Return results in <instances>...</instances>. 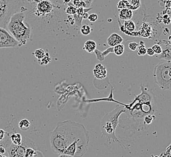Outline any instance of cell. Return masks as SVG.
I'll use <instances>...</instances> for the list:
<instances>
[{"instance_id":"1","label":"cell","mask_w":171,"mask_h":157,"mask_svg":"<svg viewBox=\"0 0 171 157\" xmlns=\"http://www.w3.org/2000/svg\"><path fill=\"white\" fill-rule=\"evenodd\" d=\"M141 87V93L135 96L133 101L129 105H124L127 120H119V125L127 130L136 129L143 121V118L148 114H153L156 111L155 96L148 89Z\"/></svg>"},{"instance_id":"2","label":"cell","mask_w":171,"mask_h":157,"mask_svg":"<svg viewBox=\"0 0 171 157\" xmlns=\"http://www.w3.org/2000/svg\"><path fill=\"white\" fill-rule=\"evenodd\" d=\"M83 138H90L89 132L83 124L71 120L58 122L50 134L51 147L54 153L60 156L69 145Z\"/></svg>"},{"instance_id":"3","label":"cell","mask_w":171,"mask_h":157,"mask_svg":"<svg viewBox=\"0 0 171 157\" xmlns=\"http://www.w3.org/2000/svg\"><path fill=\"white\" fill-rule=\"evenodd\" d=\"M24 12L14 15L7 24V30L19 42V47L26 45L28 40H32V29L25 20Z\"/></svg>"},{"instance_id":"4","label":"cell","mask_w":171,"mask_h":157,"mask_svg":"<svg viewBox=\"0 0 171 157\" xmlns=\"http://www.w3.org/2000/svg\"><path fill=\"white\" fill-rule=\"evenodd\" d=\"M125 112L124 105H117L115 109L106 114L101 121V131L109 140L112 139L114 142H119V140L115 136V130L119 124L120 116Z\"/></svg>"},{"instance_id":"5","label":"cell","mask_w":171,"mask_h":157,"mask_svg":"<svg viewBox=\"0 0 171 157\" xmlns=\"http://www.w3.org/2000/svg\"><path fill=\"white\" fill-rule=\"evenodd\" d=\"M27 10V0H0V27L7 29L12 17Z\"/></svg>"},{"instance_id":"6","label":"cell","mask_w":171,"mask_h":157,"mask_svg":"<svg viewBox=\"0 0 171 157\" xmlns=\"http://www.w3.org/2000/svg\"><path fill=\"white\" fill-rule=\"evenodd\" d=\"M154 82L163 90H171V62L163 60L154 68Z\"/></svg>"},{"instance_id":"7","label":"cell","mask_w":171,"mask_h":157,"mask_svg":"<svg viewBox=\"0 0 171 157\" xmlns=\"http://www.w3.org/2000/svg\"><path fill=\"white\" fill-rule=\"evenodd\" d=\"M32 147L36 148L35 143L27 137H22V141L21 144L17 145L12 143L7 148L6 151L8 156L10 157H25L26 148Z\"/></svg>"},{"instance_id":"8","label":"cell","mask_w":171,"mask_h":157,"mask_svg":"<svg viewBox=\"0 0 171 157\" xmlns=\"http://www.w3.org/2000/svg\"><path fill=\"white\" fill-rule=\"evenodd\" d=\"M19 47V42L6 29L0 27V48H16Z\"/></svg>"},{"instance_id":"9","label":"cell","mask_w":171,"mask_h":157,"mask_svg":"<svg viewBox=\"0 0 171 157\" xmlns=\"http://www.w3.org/2000/svg\"><path fill=\"white\" fill-rule=\"evenodd\" d=\"M118 24L121 31L126 35L131 36H137L138 33H135L136 29V25L135 22L132 20H126L124 21L123 25H122L120 21L118 20Z\"/></svg>"},{"instance_id":"10","label":"cell","mask_w":171,"mask_h":157,"mask_svg":"<svg viewBox=\"0 0 171 157\" xmlns=\"http://www.w3.org/2000/svg\"><path fill=\"white\" fill-rule=\"evenodd\" d=\"M92 7L89 8H84V7H78L76 10L75 14L73 15V17L75 20V24L77 25L78 27H81L82 24V21L83 20V17L85 12H88L89 10H92Z\"/></svg>"},{"instance_id":"11","label":"cell","mask_w":171,"mask_h":157,"mask_svg":"<svg viewBox=\"0 0 171 157\" xmlns=\"http://www.w3.org/2000/svg\"><path fill=\"white\" fill-rule=\"evenodd\" d=\"M93 73L95 78L99 80L105 78L107 76L106 68L101 63H98L95 65Z\"/></svg>"},{"instance_id":"12","label":"cell","mask_w":171,"mask_h":157,"mask_svg":"<svg viewBox=\"0 0 171 157\" xmlns=\"http://www.w3.org/2000/svg\"><path fill=\"white\" fill-rule=\"evenodd\" d=\"M123 38L121 36L116 33H112L107 39V43L109 47H115L123 42Z\"/></svg>"},{"instance_id":"13","label":"cell","mask_w":171,"mask_h":157,"mask_svg":"<svg viewBox=\"0 0 171 157\" xmlns=\"http://www.w3.org/2000/svg\"><path fill=\"white\" fill-rule=\"evenodd\" d=\"M133 10L125 8L123 9H120L119 12V18L123 21L131 20L133 17Z\"/></svg>"},{"instance_id":"14","label":"cell","mask_w":171,"mask_h":157,"mask_svg":"<svg viewBox=\"0 0 171 157\" xmlns=\"http://www.w3.org/2000/svg\"><path fill=\"white\" fill-rule=\"evenodd\" d=\"M96 48V44L93 40H88L86 41L84 45V50H85L88 53L94 52Z\"/></svg>"},{"instance_id":"15","label":"cell","mask_w":171,"mask_h":157,"mask_svg":"<svg viewBox=\"0 0 171 157\" xmlns=\"http://www.w3.org/2000/svg\"><path fill=\"white\" fill-rule=\"evenodd\" d=\"M19 128L22 131H27L31 126V122L26 118L21 120L18 124Z\"/></svg>"},{"instance_id":"16","label":"cell","mask_w":171,"mask_h":157,"mask_svg":"<svg viewBox=\"0 0 171 157\" xmlns=\"http://www.w3.org/2000/svg\"><path fill=\"white\" fill-rule=\"evenodd\" d=\"M10 138L11 139L12 143L13 144H17V145L21 144V143H22V137L19 133L12 134L10 136Z\"/></svg>"},{"instance_id":"17","label":"cell","mask_w":171,"mask_h":157,"mask_svg":"<svg viewBox=\"0 0 171 157\" xmlns=\"http://www.w3.org/2000/svg\"><path fill=\"white\" fill-rule=\"evenodd\" d=\"M67 6V7H66L65 10V13L69 15H74V14H75L77 8L74 6L72 2H69Z\"/></svg>"},{"instance_id":"18","label":"cell","mask_w":171,"mask_h":157,"mask_svg":"<svg viewBox=\"0 0 171 157\" xmlns=\"http://www.w3.org/2000/svg\"><path fill=\"white\" fill-rule=\"evenodd\" d=\"M124 45L120 44L114 47V53L116 56H121L124 52Z\"/></svg>"},{"instance_id":"19","label":"cell","mask_w":171,"mask_h":157,"mask_svg":"<svg viewBox=\"0 0 171 157\" xmlns=\"http://www.w3.org/2000/svg\"><path fill=\"white\" fill-rule=\"evenodd\" d=\"M147 53V48L145 47V42L143 41H140V45L138 47L137 53L139 56H145Z\"/></svg>"},{"instance_id":"20","label":"cell","mask_w":171,"mask_h":157,"mask_svg":"<svg viewBox=\"0 0 171 157\" xmlns=\"http://www.w3.org/2000/svg\"><path fill=\"white\" fill-rule=\"evenodd\" d=\"M129 9L135 11L137 10L141 6V1L140 0H131L129 2Z\"/></svg>"},{"instance_id":"21","label":"cell","mask_w":171,"mask_h":157,"mask_svg":"<svg viewBox=\"0 0 171 157\" xmlns=\"http://www.w3.org/2000/svg\"><path fill=\"white\" fill-rule=\"evenodd\" d=\"M92 31L91 27L89 25H83L81 26L80 28V32L84 36L89 35Z\"/></svg>"},{"instance_id":"22","label":"cell","mask_w":171,"mask_h":157,"mask_svg":"<svg viewBox=\"0 0 171 157\" xmlns=\"http://www.w3.org/2000/svg\"><path fill=\"white\" fill-rule=\"evenodd\" d=\"M51 60V58L49 56V54L46 53L45 56L41 59H38V63L41 65V66H46V65H47Z\"/></svg>"},{"instance_id":"23","label":"cell","mask_w":171,"mask_h":157,"mask_svg":"<svg viewBox=\"0 0 171 157\" xmlns=\"http://www.w3.org/2000/svg\"><path fill=\"white\" fill-rule=\"evenodd\" d=\"M129 6H130V3L128 1V0H121L117 4V8L118 9H125V8H129Z\"/></svg>"},{"instance_id":"24","label":"cell","mask_w":171,"mask_h":157,"mask_svg":"<svg viewBox=\"0 0 171 157\" xmlns=\"http://www.w3.org/2000/svg\"><path fill=\"white\" fill-rule=\"evenodd\" d=\"M35 58H37V59H41L43 58L45 55H46V53L44 52V50L42 48H39L35 51V52L34 53Z\"/></svg>"},{"instance_id":"25","label":"cell","mask_w":171,"mask_h":157,"mask_svg":"<svg viewBox=\"0 0 171 157\" xmlns=\"http://www.w3.org/2000/svg\"><path fill=\"white\" fill-rule=\"evenodd\" d=\"M154 119H155V116L153 114H148L143 118V122L145 124H150Z\"/></svg>"},{"instance_id":"26","label":"cell","mask_w":171,"mask_h":157,"mask_svg":"<svg viewBox=\"0 0 171 157\" xmlns=\"http://www.w3.org/2000/svg\"><path fill=\"white\" fill-rule=\"evenodd\" d=\"M152 49L153 50V51L155 52V53L159 55L160 54H161V53L163 52V50L161 47V46L158 44H155L152 46Z\"/></svg>"},{"instance_id":"27","label":"cell","mask_w":171,"mask_h":157,"mask_svg":"<svg viewBox=\"0 0 171 157\" xmlns=\"http://www.w3.org/2000/svg\"><path fill=\"white\" fill-rule=\"evenodd\" d=\"M94 53H95V55L96 56V58L98 60L103 61L105 59V57L103 56L102 52H100V50H98V49L96 48L95 51H94Z\"/></svg>"},{"instance_id":"28","label":"cell","mask_w":171,"mask_h":157,"mask_svg":"<svg viewBox=\"0 0 171 157\" xmlns=\"http://www.w3.org/2000/svg\"><path fill=\"white\" fill-rule=\"evenodd\" d=\"M139 46V44L135 42H130L128 45V48L130 49V50H131L132 52H133V51H135L138 47Z\"/></svg>"},{"instance_id":"29","label":"cell","mask_w":171,"mask_h":157,"mask_svg":"<svg viewBox=\"0 0 171 157\" xmlns=\"http://www.w3.org/2000/svg\"><path fill=\"white\" fill-rule=\"evenodd\" d=\"M103 56L106 58L107 56H108V55L111 53H114V47H109V48H108L106 50H104V52H102Z\"/></svg>"},{"instance_id":"30","label":"cell","mask_w":171,"mask_h":157,"mask_svg":"<svg viewBox=\"0 0 171 157\" xmlns=\"http://www.w3.org/2000/svg\"><path fill=\"white\" fill-rule=\"evenodd\" d=\"M98 18V17L97 15V14L96 13H91V15H89V17L88 18V20L89 21L92 22H95V21H96Z\"/></svg>"},{"instance_id":"31","label":"cell","mask_w":171,"mask_h":157,"mask_svg":"<svg viewBox=\"0 0 171 157\" xmlns=\"http://www.w3.org/2000/svg\"><path fill=\"white\" fill-rule=\"evenodd\" d=\"M81 1H83V2H84L86 5V8H89L91 7L92 3L93 2L94 0H80Z\"/></svg>"},{"instance_id":"32","label":"cell","mask_w":171,"mask_h":157,"mask_svg":"<svg viewBox=\"0 0 171 157\" xmlns=\"http://www.w3.org/2000/svg\"><path fill=\"white\" fill-rule=\"evenodd\" d=\"M56 1L58 4H61V5H67L71 1V0H56Z\"/></svg>"},{"instance_id":"33","label":"cell","mask_w":171,"mask_h":157,"mask_svg":"<svg viewBox=\"0 0 171 157\" xmlns=\"http://www.w3.org/2000/svg\"><path fill=\"white\" fill-rule=\"evenodd\" d=\"M146 54H148V55L149 56H154V55L155 53V52L153 51V50L152 49V48H147Z\"/></svg>"},{"instance_id":"34","label":"cell","mask_w":171,"mask_h":157,"mask_svg":"<svg viewBox=\"0 0 171 157\" xmlns=\"http://www.w3.org/2000/svg\"><path fill=\"white\" fill-rule=\"evenodd\" d=\"M6 136V132L3 130L0 129V141H2Z\"/></svg>"},{"instance_id":"35","label":"cell","mask_w":171,"mask_h":157,"mask_svg":"<svg viewBox=\"0 0 171 157\" xmlns=\"http://www.w3.org/2000/svg\"><path fill=\"white\" fill-rule=\"evenodd\" d=\"M89 14H88V12H85L84 13V15H83V20H87L88 18V17H89Z\"/></svg>"}]
</instances>
